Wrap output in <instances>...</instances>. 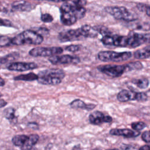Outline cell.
<instances>
[{"mask_svg": "<svg viewBox=\"0 0 150 150\" xmlns=\"http://www.w3.org/2000/svg\"><path fill=\"white\" fill-rule=\"evenodd\" d=\"M38 82L43 85H57L65 77L64 71L60 69H50L40 71L38 74Z\"/></svg>", "mask_w": 150, "mask_h": 150, "instance_id": "cell-1", "label": "cell"}, {"mask_svg": "<svg viewBox=\"0 0 150 150\" xmlns=\"http://www.w3.org/2000/svg\"><path fill=\"white\" fill-rule=\"evenodd\" d=\"M43 41V37L32 30H26L11 39L13 45H40Z\"/></svg>", "mask_w": 150, "mask_h": 150, "instance_id": "cell-2", "label": "cell"}, {"mask_svg": "<svg viewBox=\"0 0 150 150\" xmlns=\"http://www.w3.org/2000/svg\"><path fill=\"white\" fill-rule=\"evenodd\" d=\"M87 4L86 1H64L60 8V13H70L74 15L76 19H81L86 15V9L84 5Z\"/></svg>", "mask_w": 150, "mask_h": 150, "instance_id": "cell-3", "label": "cell"}, {"mask_svg": "<svg viewBox=\"0 0 150 150\" xmlns=\"http://www.w3.org/2000/svg\"><path fill=\"white\" fill-rule=\"evenodd\" d=\"M107 13L118 20L125 22H133L137 19V16L124 6H108L105 8Z\"/></svg>", "mask_w": 150, "mask_h": 150, "instance_id": "cell-4", "label": "cell"}, {"mask_svg": "<svg viewBox=\"0 0 150 150\" xmlns=\"http://www.w3.org/2000/svg\"><path fill=\"white\" fill-rule=\"evenodd\" d=\"M132 56L131 52H116L114 51H101L98 53V59L102 62H120L129 59Z\"/></svg>", "mask_w": 150, "mask_h": 150, "instance_id": "cell-5", "label": "cell"}, {"mask_svg": "<svg viewBox=\"0 0 150 150\" xmlns=\"http://www.w3.org/2000/svg\"><path fill=\"white\" fill-rule=\"evenodd\" d=\"M117 98L120 102H127L134 100L146 101L148 99V96L145 92H135L124 89L117 94Z\"/></svg>", "mask_w": 150, "mask_h": 150, "instance_id": "cell-6", "label": "cell"}, {"mask_svg": "<svg viewBox=\"0 0 150 150\" xmlns=\"http://www.w3.org/2000/svg\"><path fill=\"white\" fill-rule=\"evenodd\" d=\"M101 41L105 46L127 47L128 45L127 36L113 35L112 33L103 36Z\"/></svg>", "mask_w": 150, "mask_h": 150, "instance_id": "cell-7", "label": "cell"}, {"mask_svg": "<svg viewBox=\"0 0 150 150\" xmlns=\"http://www.w3.org/2000/svg\"><path fill=\"white\" fill-rule=\"evenodd\" d=\"M97 69L102 73L111 77H118L124 73L128 72L126 64L122 65H101L97 67Z\"/></svg>", "mask_w": 150, "mask_h": 150, "instance_id": "cell-8", "label": "cell"}, {"mask_svg": "<svg viewBox=\"0 0 150 150\" xmlns=\"http://www.w3.org/2000/svg\"><path fill=\"white\" fill-rule=\"evenodd\" d=\"M63 52V49L61 47H36L32 49L29 54L33 57H52Z\"/></svg>", "mask_w": 150, "mask_h": 150, "instance_id": "cell-9", "label": "cell"}, {"mask_svg": "<svg viewBox=\"0 0 150 150\" xmlns=\"http://www.w3.org/2000/svg\"><path fill=\"white\" fill-rule=\"evenodd\" d=\"M84 38V37L80 28L61 32L58 35V39L62 43L80 40Z\"/></svg>", "mask_w": 150, "mask_h": 150, "instance_id": "cell-10", "label": "cell"}, {"mask_svg": "<svg viewBox=\"0 0 150 150\" xmlns=\"http://www.w3.org/2000/svg\"><path fill=\"white\" fill-rule=\"evenodd\" d=\"M128 47L135 48L149 41V33H139L130 32L128 36Z\"/></svg>", "mask_w": 150, "mask_h": 150, "instance_id": "cell-11", "label": "cell"}, {"mask_svg": "<svg viewBox=\"0 0 150 150\" xmlns=\"http://www.w3.org/2000/svg\"><path fill=\"white\" fill-rule=\"evenodd\" d=\"M49 61L53 64H77L80 62L79 57L71 56L69 54H64L62 56H53L49 58Z\"/></svg>", "mask_w": 150, "mask_h": 150, "instance_id": "cell-12", "label": "cell"}, {"mask_svg": "<svg viewBox=\"0 0 150 150\" xmlns=\"http://www.w3.org/2000/svg\"><path fill=\"white\" fill-rule=\"evenodd\" d=\"M88 120L91 124L93 125H100L103 123H110L112 118L109 115L104 114L99 111H95L88 116Z\"/></svg>", "mask_w": 150, "mask_h": 150, "instance_id": "cell-13", "label": "cell"}, {"mask_svg": "<svg viewBox=\"0 0 150 150\" xmlns=\"http://www.w3.org/2000/svg\"><path fill=\"white\" fill-rule=\"evenodd\" d=\"M37 64L33 62H13L8 66V69L11 71H25L38 68Z\"/></svg>", "mask_w": 150, "mask_h": 150, "instance_id": "cell-14", "label": "cell"}, {"mask_svg": "<svg viewBox=\"0 0 150 150\" xmlns=\"http://www.w3.org/2000/svg\"><path fill=\"white\" fill-rule=\"evenodd\" d=\"M110 134L112 135L122 136L125 138H133L139 135L140 132L134 131L128 128H114L110 131Z\"/></svg>", "mask_w": 150, "mask_h": 150, "instance_id": "cell-15", "label": "cell"}, {"mask_svg": "<svg viewBox=\"0 0 150 150\" xmlns=\"http://www.w3.org/2000/svg\"><path fill=\"white\" fill-rule=\"evenodd\" d=\"M69 105L73 108H80L87 111L92 110L96 107V104H86L80 99L74 100L69 104Z\"/></svg>", "mask_w": 150, "mask_h": 150, "instance_id": "cell-16", "label": "cell"}, {"mask_svg": "<svg viewBox=\"0 0 150 150\" xmlns=\"http://www.w3.org/2000/svg\"><path fill=\"white\" fill-rule=\"evenodd\" d=\"M12 9L13 11H29L32 8V4L26 1H16L12 4Z\"/></svg>", "mask_w": 150, "mask_h": 150, "instance_id": "cell-17", "label": "cell"}, {"mask_svg": "<svg viewBox=\"0 0 150 150\" xmlns=\"http://www.w3.org/2000/svg\"><path fill=\"white\" fill-rule=\"evenodd\" d=\"M80 29L82 30L84 38H94L97 37L98 34L97 30L94 29V26H91L88 25H83L80 27Z\"/></svg>", "mask_w": 150, "mask_h": 150, "instance_id": "cell-18", "label": "cell"}, {"mask_svg": "<svg viewBox=\"0 0 150 150\" xmlns=\"http://www.w3.org/2000/svg\"><path fill=\"white\" fill-rule=\"evenodd\" d=\"M76 18L70 13H60V21L66 26H70L77 22Z\"/></svg>", "mask_w": 150, "mask_h": 150, "instance_id": "cell-19", "label": "cell"}, {"mask_svg": "<svg viewBox=\"0 0 150 150\" xmlns=\"http://www.w3.org/2000/svg\"><path fill=\"white\" fill-rule=\"evenodd\" d=\"M39 139V137L37 134H31L29 135L26 142L21 146V150H30L32 146L35 145Z\"/></svg>", "mask_w": 150, "mask_h": 150, "instance_id": "cell-20", "label": "cell"}, {"mask_svg": "<svg viewBox=\"0 0 150 150\" xmlns=\"http://www.w3.org/2000/svg\"><path fill=\"white\" fill-rule=\"evenodd\" d=\"M150 47L147 46L142 49L137 50L134 53V56L137 59H145L149 57Z\"/></svg>", "mask_w": 150, "mask_h": 150, "instance_id": "cell-21", "label": "cell"}, {"mask_svg": "<svg viewBox=\"0 0 150 150\" xmlns=\"http://www.w3.org/2000/svg\"><path fill=\"white\" fill-rule=\"evenodd\" d=\"M38 79V74L34 73H29L25 74H21L14 77L15 80H22V81H35Z\"/></svg>", "mask_w": 150, "mask_h": 150, "instance_id": "cell-22", "label": "cell"}, {"mask_svg": "<svg viewBox=\"0 0 150 150\" xmlns=\"http://www.w3.org/2000/svg\"><path fill=\"white\" fill-rule=\"evenodd\" d=\"M28 137L26 135H16L12 138V141L15 146L21 147L26 142Z\"/></svg>", "mask_w": 150, "mask_h": 150, "instance_id": "cell-23", "label": "cell"}, {"mask_svg": "<svg viewBox=\"0 0 150 150\" xmlns=\"http://www.w3.org/2000/svg\"><path fill=\"white\" fill-rule=\"evenodd\" d=\"M132 83L134 84L137 87L141 89H146L148 87L149 84V80L146 78H141L138 79H134L132 80Z\"/></svg>", "mask_w": 150, "mask_h": 150, "instance_id": "cell-24", "label": "cell"}, {"mask_svg": "<svg viewBox=\"0 0 150 150\" xmlns=\"http://www.w3.org/2000/svg\"><path fill=\"white\" fill-rule=\"evenodd\" d=\"M4 115L6 118L9 120L11 122H16V117L15 115V110L13 108L9 107L4 110Z\"/></svg>", "mask_w": 150, "mask_h": 150, "instance_id": "cell-25", "label": "cell"}, {"mask_svg": "<svg viewBox=\"0 0 150 150\" xmlns=\"http://www.w3.org/2000/svg\"><path fill=\"white\" fill-rule=\"evenodd\" d=\"M126 65H127L128 71H132V70H139L143 68L142 64L139 61L130 62V63H127Z\"/></svg>", "mask_w": 150, "mask_h": 150, "instance_id": "cell-26", "label": "cell"}, {"mask_svg": "<svg viewBox=\"0 0 150 150\" xmlns=\"http://www.w3.org/2000/svg\"><path fill=\"white\" fill-rule=\"evenodd\" d=\"M131 127L132 128L136 131H139L142 130L144 128L146 127V124L142 121H138V122H134L131 124Z\"/></svg>", "mask_w": 150, "mask_h": 150, "instance_id": "cell-27", "label": "cell"}, {"mask_svg": "<svg viewBox=\"0 0 150 150\" xmlns=\"http://www.w3.org/2000/svg\"><path fill=\"white\" fill-rule=\"evenodd\" d=\"M11 44V38L5 36H0V47L8 46Z\"/></svg>", "mask_w": 150, "mask_h": 150, "instance_id": "cell-28", "label": "cell"}, {"mask_svg": "<svg viewBox=\"0 0 150 150\" xmlns=\"http://www.w3.org/2000/svg\"><path fill=\"white\" fill-rule=\"evenodd\" d=\"M138 9L141 11L145 12L146 14L149 16V11H150V7L148 5L146 4H138L137 5Z\"/></svg>", "mask_w": 150, "mask_h": 150, "instance_id": "cell-29", "label": "cell"}, {"mask_svg": "<svg viewBox=\"0 0 150 150\" xmlns=\"http://www.w3.org/2000/svg\"><path fill=\"white\" fill-rule=\"evenodd\" d=\"M40 19L45 23H50L53 21V18L50 14L45 13L41 15Z\"/></svg>", "mask_w": 150, "mask_h": 150, "instance_id": "cell-30", "label": "cell"}, {"mask_svg": "<svg viewBox=\"0 0 150 150\" xmlns=\"http://www.w3.org/2000/svg\"><path fill=\"white\" fill-rule=\"evenodd\" d=\"M81 49V46L79 45H70L65 47V50L71 52H76Z\"/></svg>", "mask_w": 150, "mask_h": 150, "instance_id": "cell-31", "label": "cell"}, {"mask_svg": "<svg viewBox=\"0 0 150 150\" xmlns=\"http://www.w3.org/2000/svg\"><path fill=\"white\" fill-rule=\"evenodd\" d=\"M0 26L11 27L13 26V25H12V23L10 21H9L8 19H4L0 18Z\"/></svg>", "mask_w": 150, "mask_h": 150, "instance_id": "cell-32", "label": "cell"}, {"mask_svg": "<svg viewBox=\"0 0 150 150\" xmlns=\"http://www.w3.org/2000/svg\"><path fill=\"white\" fill-rule=\"evenodd\" d=\"M142 139L146 143H149L150 142V138H149V131H146L144 132L142 134Z\"/></svg>", "mask_w": 150, "mask_h": 150, "instance_id": "cell-33", "label": "cell"}, {"mask_svg": "<svg viewBox=\"0 0 150 150\" xmlns=\"http://www.w3.org/2000/svg\"><path fill=\"white\" fill-rule=\"evenodd\" d=\"M13 56H12V54H9L3 57H0V66L5 63H6L10 60V57H12Z\"/></svg>", "mask_w": 150, "mask_h": 150, "instance_id": "cell-34", "label": "cell"}, {"mask_svg": "<svg viewBox=\"0 0 150 150\" xmlns=\"http://www.w3.org/2000/svg\"><path fill=\"white\" fill-rule=\"evenodd\" d=\"M36 32L43 36V35H47V34H49V30L46 28H40L39 29V32Z\"/></svg>", "mask_w": 150, "mask_h": 150, "instance_id": "cell-35", "label": "cell"}, {"mask_svg": "<svg viewBox=\"0 0 150 150\" xmlns=\"http://www.w3.org/2000/svg\"><path fill=\"white\" fill-rule=\"evenodd\" d=\"M7 105V102L3 99H0V108H2Z\"/></svg>", "mask_w": 150, "mask_h": 150, "instance_id": "cell-36", "label": "cell"}, {"mask_svg": "<svg viewBox=\"0 0 150 150\" xmlns=\"http://www.w3.org/2000/svg\"><path fill=\"white\" fill-rule=\"evenodd\" d=\"M138 150H149V146L147 145H144L142 146H141V148H139V149Z\"/></svg>", "mask_w": 150, "mask_h": 150, "instance_id": "cell-37", "label": "cell"}, {"mask_svg": "<svg viewBox=\"0 0 150 150\" xmlns=\"http://www.w3.org/2000/svg\"><path fill=\"white\" fill-rule=\"evenodd\" d=\"M5 82L4 80L2 78H1V77H0V86H4V85H5Z\"/></svg>", "mask_w": 150, "mask_h": 150, "instance_id": "cell-38", "label": "cell"}, {"mask_svg": "<svg viewBox=\"0 0 150 150\" xmlns=\"http://www.w3.org/2000/svg\"><path fill=\"white\" fill-rule=\"evenodd\" d=\"M108 150H120L119 149H108Z\"/></svg>", "mask_w": 150, "mask_h": 150, "instance_id": "cell-39", "label": "cell"}, {"mask_svg": "<svg viewBox=\"0 0 150 150\" xmlns=\"http://www.w3.org/2000/svg\"><path fill=\"white\" fill-rule=\"evenodd\" d=\"M1 96H2V94H1V93H0V97H1Z\"/></svg>", "mask_w": 150, "mask_h": 150, "instance_id": "cell-40", "label": "cell"}, {"mask_svg": "<svg viewBox=\"0 0 150 150\" xmlns=\"http://www.w3.org/2000/svg\"><path fill=\"white\" fill-rule=\"evenodd\" d=\"M95 150H99V149H95Z\"/></svg>", "mask_w": 150, "mask_h": 150, "instance_id": "cell-41", "label": "cell"}, {"mask_svg": "<svg viewBox=\"0 0 150 150\" xmlns=\"http://www.w3.org/2000/svg\"><path fill=\"white\" fill-rule=\"evenodd\" d=\"M0 11H1V9H0Z\"/></svg>", "mask_w": 150, "mask_h": 150, "instance_id": "cell-42", "label": "cell"}]
</instances>
